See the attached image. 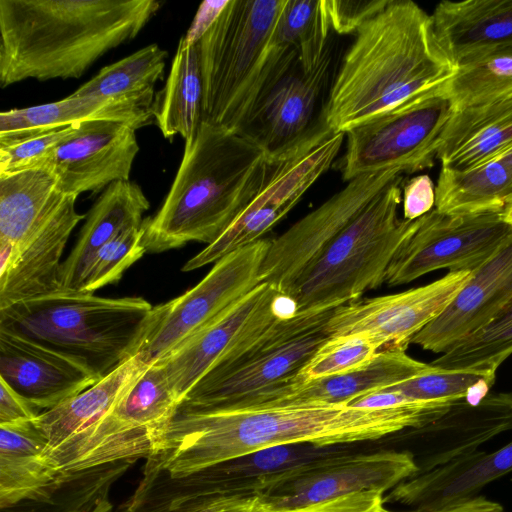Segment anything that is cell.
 I'll return each instance as SVG.
<instances>
[{"mask_svg":"<svg viewBox=\"0 0 512 512\" xmlns=\"http://www.w3.org/2000/svg\"><path fill=\"white\" fill-rule=\"evenodd\" d=\"M40 413L0 379V426L30 422Z\"/></svg>","mask_w":512,"mask_h":512,"instance_id":"cell-45","label":"cell"},{"mask_svg":"<svg viewBox=\"0 0 512 512\" xmlns=\"http://www.w3.org/2000/svg\"><path fill=\"white\" fill-rule=\"evenodd\" d=\"M512 146V103L503 98L453 110L441 134V167L466 170Z\"/></svg>","mask_w":512,"mask_h":512,"instance_id":"cell-28","label":"cell"},{"mask_svg":"<svg viewBox=\"0 0 512 512\" xmlns=\"http://www.w3.org/2000/svg\"><path fill=\"white\" fill-rule=\"evenodd\" d=\"M206 507V501H201L196 505L188 507L183 512H204ZM65 512H114L113 505L108 499V496L104 491L99 492L97 496L86 497V501L78 503L76 507H72Z\"/></svg>","mask_w":512,"mask_h":512,"instance_id":"cell-48","label":"cell"},{"mask_svg":"<svg viewBox=\"0 0 512 512\" xmlns=\"http://www.w3.org/2000/svg\"><path fill=\"white\" fill-rule=\"evenodd\" d=\"M66 196L46 169L0 174V240L20 245L50 219Z\"/></svg>","mask_w":512,"mask_h":512,"instance_id":"cell-31","label":"cell"},{"mask_svg":"<svg viewBox=\"0 0 512 512\" xmlns=\"http://www.w3.org/2000/svg\"><path fill=\"white\" fill-rule=\"evenodd\" d=\"M145 366L136 354L132 355L94 385L37 416L34 425L54 465L112 411Z\"/></svg>","mask_w":512,"mask_h":512,"instance_id":"cell-24","label":"cell"},{"mask_svg":"<svg viewBox=\"0 0 512 512\" xmlns=\"http://www.w3.org/2000/svg\"><path fill=\"white\" fill-rule=\"evenodd\" d=\"M135 132L133 126L119 121L76 124L33 168L50 171L65 194L98 192L114 182L129 180L139 151Z\"/></svg>","mask_w":512,"mask_h":512,"instance_id":"cell-17","label":"cell"},{"mask_svg":"<svg viewBox=\"0 0 512 512\" xmlns=\"http://www.w3.org/2000/svg\"><path fill=\"white\" fill-rule=\"evenodd\" d=\"M355 34L328 94L325 122L333 133L442 90L454 74L430 15L411 0H390Z\"/></svg>","mask_w":512,"mask_h":512,"instance_id":"cell-2","label":"cell"},{"mask_svg":"<svg viewBox=\"0 0 512 512\" xmlns=\"http://www.w3.org/2000/svg\"><path fill=\"white\" fill-rule=\"evenodd\" d=\"M149 206L141 187L130 180L106 187L90 210L74 248L63 261L62 291H80L96 253L121 233L141 226Z\"/></svg>","mask_w":512,"mask_h":512,"instance_id":"cell-27","label":"cell"},{"mask_svg":"<svg viewBox=\"0 0 512 512\" xmlns=\"http://www.w3.org/2000/svg\"><path fill=\"white\" fill-rule=\"evenodd\" d=\"M384 504L382 491L366 490L292 509L272 510L257 505L256 512H387Z\"/></svg>","mask_w":512,"mask_h":512,"instance_id":"cell-43","label":"cell"},{"mask_svg":"<svg viewBox=\"0 0 512 512\" xmlns=\"http://www.w3.org/2000/svg\"><path fill=\"white\" fill-rule=\"evenodd\" d=\"M203 83L198 42L180 39L169 76L154 104L155 122L163 136L192 139L202 122Z\"/></svg>","mask_w":512,"mask_h":512,"instance_id":"cell-33","label":"cell"},{"mask_svg":"<svg viewBox=\"0 0 512 512\" xmlns=\"http://www.w3.org/2000/svg\"><path fill=\"white\" fill-rule=\"evenodd\" d=\"M268 168L264 151L249 137L201 122L196 135L185 141L162 206L143 220L146 251L216 241L260 190Z\"/></svg>","mask_w":512,"mask_h":512,"instance_id":"cell-4","label":"cell"},{"mask_svg":"<svg viewBox=\"0 0 512 512\" xmlns=\"http://www.w3.org/2000/svg\"><path fill=\"white\" fill-rule=\"evenodd\" d=\"M286 0H228L198 40L202 122L240 133L269 77Z\"/></svg>","mask_w":512,"mask_h":512,"instance_id":"cell-6","label":"cell"},{"mask_svg":"<svg viewBox=\"0 0 512 512\" xmlns=\"http://www.w3.org/2000/svg\"><path fill=\"white\" fill-rule=\"evenodd\" d=\"M418 473L408 450L327 455L283 474L258 497V507L292 509L366 490L383 493Z\"/></svg>","mask_w":512,"mask_h":512,"instance_id":"cell-14","label":"cell"},{"mask_svg":"<svg viewBox=\"0 0 512 512\" xmlns=\"http://www.w3.org/2000/svg\"><path fill=\"white\" fill-rule=\"evenodd\" d=\"M271 289V285L260 283L214 321L157 361L181 402L188 391L235 345Z\"/></svg>","mask_w":512,"mask_h":512,"instance_id":"cell-26","label":"cell"},{"mask_svg":"<svg viewBox=\"0 0 512 512\" xmlns=\"http://www.w3.org/2000/svg\"><path fill=\"white\" fill-rule=\"evenodd\" d=\"M331 43L322 59L304 69L293 48H282L241 134L270 161L285 158L317 137L333 133L325 122L333 82Z\"/></svg>","mask_w":512,"mask_h":512,"instance_id":"cell-8","label":"cell"},{"mask_svg":"<svg viewBox=\"0 0 512 512\" xmlns=\"http://www.w3.org/2000/svg\"><path fill=\"white\" fill-rule=\"evenodd\" d=\"M430 368V364L413 359L405 350H382L355 370L307 382H288L258 397L251 408L314 403L347 405L358 397L407 381Z\"/></svg>","mask_w":512,"mask_h":512,"instance_id":"cell-23","label":"cell"},{"mask_svg":"<svg viewBox=\"0 0 512 512\" xmlns=\"http://www.w3.org/2000/svg\"><path fill=\"white\" fill-rule=\"evenodd\" d=\"M378 352L379 344L363 333L329 337L289 382H307L355 370Z\"/></svg>","mask_w":512,"mask_h":512,"instance_id":"cell-38","label":"cell"},{"mask_svg":"<svg viewBox=\"0 0 512 512\" xmlns=\"http://www.w3.org/2000/svg\"><path fill=\"white\" fill-rule=\"evenodd\" d=\"M424 437L415 461L418 473L470 454L495 436L512 430V393L489 394L477 405L464 398L429 423L410 429Z\"/></svg>","mask_w":512,"mask_h":512,"instance_id":"cell-21","label":"cell"},{"mask_svg":"<svg viewBox=\"0 0 512 512\" xmlns=\"http://www.w3.org/2000/svg\"><path fill=\"white\" fill-rule=\"evenodd\" d=\"M144 229L133 227L104 245L92 259L80 292L92 293L117 283L124 272L147 251L143 243Z\"/></svg>","mask_w":512,"mask_h":512,"instance_id":"cell-39","label":"cell"},{"mask_svg":"<svg viewBox=\"0 0 512 512\" xmlns=\"http://www.w3.org/2000/svg\"><path fill=\"white\" fill-rule=\"evenodd\" d=\"M430 18L454 65L473 53L512 43V0H445Z\"/></svg>","mask_w":512,"mask_h":512,"instance_id":"cell-29","label":"cell"},{"mask_svg":"<svg viewBox=\"0 0 512 512\" xmlns=\"http://www.w3.org/2000/svg\"><path fill=\"white\" fill-rule=\"evenodd\" d=\"M167 51L150 44L103 67L71 95L154 101V85L163 74Z\"/></svg>","mask_w":512,"mask_h":512,"instance_id":"cell-35","label":"cell"},{"mask_svg":"<svg viewBox=\"0 0 512 512\" xmlns=\"http://www.w3.org/2000/svg\"><path fill=\"white\" fill-rule=\"evenodd\" d=\"M435 191L441 213L502 211L512 197V146L470 169L441 167Z\"/></svg>","mask_w":512,"mask_h":512,"instance_id":"cell-32","label":"cell"},{"mask_svg":"<svg viewBox=\"0 0 512 512\" xmlns=\"http://www.w3.org/2000/svg\"><path fill=\"white\" fill-rule=\"evenodd\" d=\"M403 175L389 183L300 276L297 311L337 308L385 283L387 268L416 220L399 219Z\"/></svg>","mask_w":512,"mask_h":512,"instance_id":"cell-7","label":"cell"},{"mask_svg":"<svg viewBox=\"0 0 512 512\" xmlns=\"http://www.w3.org/2000/svg\"><path fill=\"white\" fill-rule=\"evenodd\" d=\"M75 125L62 127L10 145L0 146V174L31 169L67 138Z\"/></svg>","mask_w":512,"mask_h":512,"instance_id":"cell-41","label":"cell"},{"mask_svg":"<svg viewBox=\"0 0 512 512\" xmlns=\"http://www.w3.org/2000/svg\"><path fill=\"white\" fill-rule=\"evenodd\" d=\"M67 194L50 219L20 245L0 240V309L62 291L61 261L67 241L85 215Z\"/></svg>","mask_w":512,"mask_h":512,"instance_id":"cell-18","label":"cell"},{"mask_svg":"<svg viewBox=\"0 0 512 512\" xmlns=\"http://www.w3.org/2000/svg\"><path fill=\"white\" fill-rule=\"evenodd\" d=\"M65 480L46 454L34 420L0 426V506L43 500Z\"/></svg>","mask_w":512,"mask_h":512,"instance_id":"cell-30","label":"cell"},{"mask_svg":"<svg viewBox=\"0 0 512 512\" xmlns=\"http://www.w3.org/2000/svg\"><path fill=\"white\" fill-rule=\"evenodd\" d=\"M270 243L262 238L227 254L196 286L154 306L134 355L145 364L159 361L250 293L261 283L260 269Z\"/></svg>","mask_w":512,"mask_h":512,"instance_id":"cell-11","label":"cell"},{"mask_svg":"<svg viewBox=\"0 0 512 512\" xmlns=\"http://www.w3.org/2000/svg\"><path fill=\"white\" fill-rule=\"evenodd\" d=\"M444 89L349 129L341 162L343 180L388 169L410 174L433 167L441 134L453 112Z\"/></svg>","mask_w":512,"mask_h":512,"instance_id":"cell-10","label":"cell"},{"mask_svg":"<svg viewBox=\"0 0 512 512\" xmlns=\"http://www.w3.org/2000/svg\"><path fill=\"white\" fill-rule=\"evenodd\" d=\"M204 512H256L258 497L253 498H213L204 499Z\"/></svg>","mask_w":512,"mask_h":512,"instance_id":"cell-47","label":"cell"},{"mask_svg":"<svg viewBox=\"0 0 512 512\" xmlns=\"http://www.w3.org/2000/svg\"><path fill=\"white\" fill-rule=\"evenodd\" d=\"M512 91V43L473 53L455 65L444 92L453 110L481 105Z\"/></svg>","mask_w":512,"mask_h":512,"instance_id":"cell-34","label":"cell"},{"mask_svg":"<svg viewBox=\"0 0 512 512\" xmlns=\"http://www.w3.org/2000/svg\"><path fill=\"white\" fill-rule=\"evenodd\" d=\"M344 137L345 133L326 134L285 158L267 159V177L254 198L228 229L188 260L182 270L188 272L215 263L227 254L262 239L330 168Z\"/></svg>","mask_w":512,"mask_h":512,"instance_id":"cell-13","label":"cell"},{"mask_svg":"<svg viewBox=\"0 0 512 512\" xmlns=\"http://www.w3.org/2000/svg\"><path fill=\"white\" fill-rule=\"evenodd\" d=\"M512 354V300L487 324L448 348L430 364L445 370H469L496 377Z\"/></svg>","mask_w":512,"mask_h":512,"instance_id":"cell-37","label":"cell"},{"mask_svg":"<svg viewBox=\"0 0 512 512\" xmlns=\"http://www.w3.org/2000/svg\"><path fill=\"white\" fill-rule=\"evenodd\" d=\"M436 185L426 175H418L404 182L402 187L403 219L416 220L435 208Z\"/></svg>","mask_w":512,"mask_h":512,"instance_id":"cell-44","label":"cell"},{"mask_svg":"<svg viewBox=\"0 0 512 512\" xmlns=\"http://www.w3.org/2000/svg\"><path fill=\"white\" fill-rule=\"evenodd\" d=\"M387 512H393L388 511ZM407 512H505L498 502L489 500L483 496H476L470 500L458 503L454 506L433 511L411 510Z\"/></svg>","mask_w":512,"mask_h":512,"instance_id":"cell-49","label":"cell"},{"mask_svg":"<svg viewBox=\"0 0 512 512\" xmlns=\"http://www.w3.org/2000/svg\"><path fill=\"white\" fill-rule=\"evenodd\" d=\"M332 32L325 0H286L273 32L272 45L293 48L300 65L311 69L332 43Z\"/></svg>","mask_w":512,"mask_h":512,"instance_id":"cell-36","label":"cell"},{"mask_svg":"<svg viewBox=\"0 0 512 512\" xmlns=\"http://www.w3.org/2000/svg\"><path fill=\"white\" fill-rule=\"evenodd\" d=\"M495 380L483 378L469 387L464 397L465 401L471 405H477L489 395V390Z\"/></svg>","mask_w":512,"mask_h":512,"instance_id":"cell-50","label":"cell"},{"mask_svg":"<svg viewBox=\"0 0 512 512\" xmlns=\"http://www.w3.org/2000/svg\"><path fill=\"white\" fill-rule=\"evenodd\" d=\"M502 215L506 223L512 228V197L507 200Z\"/></svg>","mask_w":512,"mask_h":512,"instance_id":"cell-51","label":"cell"},{"mask_svg":"<svg viewBox=\"0 0 512 512\" xmlns=\"http://www.w3.org/2000/svg\"><path fill=\"white\" fill-rule=\"evenodd\" d=\"M228 0L204 1L197 12L188 33L184 36L187 42L197 43L204 32L220 14Z\"/></svg>","mask_w":512,"mask_h":512,"instance_id":"cell-46","label":"cell"},{"mask_svg":"<svg viewBox=\"0 0 512 512\" xmlns=\"http://www.w3.org/2000/svg\"><path fill=\"white\" fill-rule=\"evenodd\" d=\"M0 379L39 413L100 380L79 362L4 329H0Z\"/></svg>","mask_w":512,"mask_h":512,"instance_id":"cell-19","label":"cell"},{"mask_svg":"<svg viewBox=\"0 0 512 512\" xmlns=\"http://www.w3.org/2000/svg\"><path fill=\"white\" fill-rule=\"evenodd\" d=\"M152 308L141 297L60 291L0 309V329L59 352L102 379L134 355Z\"/></svg>","mask_w":512,"mask_h":512,"instance_id":"cell-5","label":"cell"},{"mask_svg":"<svg viewBox=\"0 0 512 512\" xmlns=\"http://www.w3.org/2000/svg\"><path fill=\"white\" fill-rule=\"evenodd\" d=\"M388 169L360 175L294 223L270 247L260 269L261 283L289 295L300 276L350 222L395 178Z\"/></svg>","mask_w":512,"mask_h":512,"instance_id":"cell-15","label":"cell"},{"mask_svg":"<svg viewBox=\"0 0 512 512\" xmlns=\"http://www.w3.org/2000/svg\"><path fill=\"white\" fill-rule=\"evenodd\" d=\"M322 328L288 325L259 338L206 373L185 395L178 413L250 408L258 397L297 375L329 338Z\"/></svg>","mask_w":512,"mask_h":512,"instance_id":"cell-9","label":"cell"},{"mask_svg":"<svg viewBox=\"0 0 512 512\" xmlns=\"http://www.w3.org/2000/svg\"><path fill=\"white\" fill-rule=\"evenodd\" d=\"M512 300V243L473 270L445 310L412 339L424 350L443 353L491 321Z\"/></svg>","mask_w":512,"mask_h":512,"instance_id":"cell-20","label":"cell"},{"mask_svg":"<svg viewBox=\"0 0 512 512\" xmlns=\"http://www.w3.org/2000/svg\"><path fill=\"white\" fill-rule=\"evenodd\" d=\"M390 0H325L333 32H356L364 23L380 13Z\"/></svg>","mask_w":512,"mask_h":512,"instance_id":"cell-42","label":"cell"},{"mask_svg":"<svg viewBox=\"0 0 512 512\" xmlns=\"http://www.w3.org/2000/svg\"><path fill=\"white\" fill-rule=\"evenodd\" d=\"M155 0H0V86L79 78L135 38Z\"/></svg>","mask_w":512,"mask_h":512,"instance_id":"cell-3","label":"cell"},{"mask_svg":"<svg viewBox=\"0 0 512 512\" xmlns=\"http://www.w3.org/2000/svg\"><path fill=\"white\" fill-rule=\"evenodd\" d=\"M155 101L68 97L0 114V146L10 145L48 131L75 124L110 120L130 124L136 130L154 117Z\"/></svg>","mask_w":512,"mask_h":512,"instance_id":"cell-25","label":"cell"},{"mask_svg":"<svg viewBox=\"0 0 512 512\" xmlns=\"http://www.w3.org/2000/svg\"><path fill=\"white\" fill-rule=\"evenodd\" d=\"M446 409L443 401H419L385 409L314 403L177 413L148 458L146 472L182 479L273 446L376 440L419 428Z\"/></svg>","mask_w":512,"mask_h":512,"instance_id":"cell-1","label":"cell"},{"mask_svg":"<svg viewBox=\"0 0 512 512\" xmlns=\"http://www.w3.org/2000/svg\"><path fill=\"white\" fill-rule=\"evenodd\" d=\"M512 471V441L493 452L474 451L404 480L384 496L413 510L433 511L470 500Z\"/></svg>","mask_w":512,"mask_h":512,"instance_id":"cell-22","label":"cell"},{"mask_svg":"<svg viewBox=\"0 0 512 512\" xmlns=\"http://www.w3.org/2000/svg\"><path fill=\"white\" fill-rule=\"evenodd\" d=\"M472 272H448L421 287L341 305L333 310L323 332L329 337L363 333L379 344L380 351H406L411 339L445 310Z\"/></svg>","mask_w":512,"mask_h":512,"instance_id":"cell-16","label":"cell"},{"mask_svg":"<svg viewBox=\"0 0 512 512\" xmlns=\"http://www.w3.org/2000/svg\"><path fill=\"white\" fill-rule=\"evenodd\" d=\"M483 378L495 380L475 371L445 370L431 365L426 372L383 389L399 392L414 401H454L464 398L469 387Z\"/></svg>","mask_w":512,"mask_h":512,"instance_id":"cell-40","label":"cell"},{"mask_svg":"<svg viewBox=\"0 0 512 512\" xmlns=\"http://www.w3.org/2000/svg\"><path fill=\"white\" fill-rule=\"evenodd\" d=\"M511 243L512 228L502 211L445 214L434 208L416 219L387 268L385 283L406 284L438 269L473 271Z\"/></svg>","mask_w":512,"mask_h":512,"instance_id":"cell-12","label":"cell"}]
</instances>
